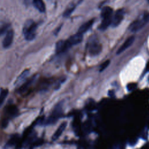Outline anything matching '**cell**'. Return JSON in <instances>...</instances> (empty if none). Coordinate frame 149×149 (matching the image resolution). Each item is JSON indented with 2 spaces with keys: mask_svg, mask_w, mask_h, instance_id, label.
<instances>
[{
  "mask_svg": "<svg viewBox=\"0 0 149 149\" xmlns=\"http://www.w3.org/2000/svg\"><path fill=\"white\" fill-rule=\"evenodd\" d=\"M37 24L32 19L26 21L23 27V34L27 41H31L34 39L36 35Z\"/></svg>",
  "mask_w": 149,
  "mask_h": 149,
  "instance_id": "obj_1",
  "label": "cell"
},
{
  "mask_svg": "<svg viewBox=\"0 0 149 149\" xmlns=\"http://www.w3.org/2000/svg\"><path fill=\"white\" fill-rule=\"evenodd\" d=\"M149 22V13H146L143 16L133 21L129 26V29L132 32H136L143 28Z\"/></svg>",
  "mask_w": 149,
  "mask_h": 149,
  "instance_id": "obj_2",
  "label": "cell"
},
{
  "mask_svg": "<svg viewBox=\"0 0 149 149\" xmlns=\"http://www.w3.org/2000/svg\"><path fill=\"white\" fill-rule=\"evenodd\" d=\"M88 50L89 54L92 56L98 55L102 50V45L99 42L97 37L95 36L90 37L88 42Z\"/></svg>",
  "mask_w": 149,
  "mask_h": 149,
  "instance_id": "obj_3",
  "label": "cell"
},
{
  "mask_svg": "<svg viewBox=\"0 0 149 149\" xmlns=\"http://www.w3.org/2000/svg\"><path fill=\"white\" fill-rule=\"evenodd\" d=\"M62 103L59 102L56 105L51 115L44 121H43L45 125H49L55 123L58 119L62 116Z\"/></svg>",
  "mask_w": 149,
  "mask_h": 149,
  "instance_id": "obj_4",
  "label": "cell"
},
{
  "mask_svg": "<svg viewBox=\"0 0 149 149\" xmlns=\"http://www.w3.org/2000/svg\"><path fill=\"white\" fill-rule=\"evenodd\" d=\"M5 116L2 121V126L6 127L9 122V120L16 116L18 113V109L15 105L9 104L6 107L5 110Z\"/></svg>",
  "mask_w": 149,
  "mask_h": 149,
  "instance_id": "obj_5",
  "label": "cell"
},
{
  "mask_svg": "<svg viewBox=\"0 0 149 149\" xmlns=\"http://www.w3.org/2000/svg\"><path fill=\"white\" fill-rule=\"evenodd\" d=\"M125 15V10L123 9H119L117 10L114 15L112 16L111 26L113 27H116L119 26L123 19Z\"/></svg>",
  "mask_w": 149,
  "mask_h": 149,
  "instance_id": "obj_6",
  "label": "cell"
},
{
  "mask_svg": "<svg viewBox=\"0 0 149 149\" xmlns=\"http://www.w3.org/2000/svg\"><path fill=\"white\" fill-rule=\"evenodd\" d=\"M37 75L34 76L33 77H31L30 79L27 80L25 82H23V83L19 87V89L17 90L18 93L23 94L27 91L29 89V88L32 86V84L35 82L36 80L37 79Z\"/></svg>",
  "mask_w": 149,
  "mask_h": 149,
  "instance_id": "obj_7",
  "label": "cell"
},
{
  "mask_svg": "<svg viewBox=\"0 0 149 149\" xmlns=\"http://www.w3.org/2000/svg\"><path fill=\"white\" fill-rule=\"evenodd\" d=\"M83 34L77 32V33L70 36L68 40H66V41L68 45H69V47H71L72 46L75 45L80 43L83 41Z\"/></svg>",
  "mask_w": 149,
  "mask_h": 149,
  "instance_id": "obj_8",
  "label": "cell"
},
{
  "mask_svg": "<svg viewBox=\"0 0 149 149\" xmlns=\"http://www.w3.org/2000/svg\"><path fill=\"white\" fill-rule=\"evenodd\" d=\"M13 36L14 33L12 30H9L6 32L5 36L2 41V46L3 48H8L10 46L13 40Z\"/></svg>",
  "mask_w": 149,
  "mask_h": 149,
  "instance_id": "obj_9",
  "label": "cell"
},
{
  "mask_svg": "<svg viewBox=\"0 0 149 149\" xmlns=\"http://www.w3.org/2000/svg\"><path fill=\"white\" fill-rule=\"evenodd\" d=\"M70 48L69 45H68L66 40H59L58 41L56 44V52L57 54H61L65 51H66L67 49H68Z\"/></svg>",
  "mask_w": 149,
  "mask_h": 149,
  "instance_id": "obj_10",
  "label": "cell"
},
{
  "mask_svg": "<svg viewBox=\"0 0 149 149\" xmlns=\"http://www.w3.org/2000/svg\"><path fill=\"white\" fill-rule=\"evenodd\" d=\"M20 140H21V138L19 136V135L17 134L13 135L6 143L5 147L9 148V147H15L16 148H17V146L19 145L20 141Z\"/></svg>",
  "mask_w": 149,
  "mask_h": 149,
  "instance_id": "obj_11",
  "label": "cell"
},
{
  "mask_svg": "<svg viewBox=\"0 0 149 149\" xmlns=\"http://www.w3.org/2000/svg\"><path fill=\"white\" fill-rule=\"evenodd\" d=\"M134 36H130L125 41V42L120 47V48L118 49L116 54H120L123 51H125L127 48H128L134 42Z\"/></svg>",
  "mask_w": 149,
  "mask_h": 149,
  "instance_id": "obj_12",
  "label": "cell"
},
{
  "mask_svg": "<svg viewBox=\"0 0 149 149\" xmlns=\"http://www.w3.org/2000/svg\"><path fill=\"white\" fill-rule=\"evenodd\" d=\"M66 126H67V122H63V123H62L59 125V127L57 129V130L55 131V132L54 133V134L52 137V140L53 141L56 140L61 136V134H62V133L65 130Z\"/></svg>",
  "mask_w": 149,
  "mask_h": 149,
  "instance_id": "obj_13",
  "label": "cell"
},
{
  "mask_svg": "<svg viewBox=\"0 0 149 149\" xmlns=\"http://www.w3.org/2000/svg\"><path fill=\"white\" fill-rule=\"evenodd\" d=\"M30 73V70L29 69H26L24 70L23 72H22V73L17 77V78L16 79L15 82V85L16 86H18L19 85H20V84L23 83L26 79H27V77H28L29 74Z\"/></svg>",
  "mask_w": 149,
  "mask_h": 149,
  "instance_id": "obj_14",
  "label": "cell"
},
{
  "mask_svg": "<svg viewBox=\"0 0 149 149\" xmlns=\"http://www.w3.org/2000/svg\"><path fill=\"white\" fill-rule=\"evenodd\" d=\"M94 19H91V20H90L87 21V22H85L84 23H83L79 27V29L78 30V33L83 34L84 33L87 31L93 26V24L94 23Z\"/></svg>",
  "mask_w": 149,
  "mask_h": 149,
  "instance_id": "obj_15",
  "label": "cell"
},
{
  "mask_svg": "<svg viewBox=\"0 0 149 149\" xmlns=\"http://www.w3.org/2000/svg\"><path fill=\"white\" fill-rule=\"evenodd\" d=\"M113 12V9L111 7L106 6L102 8L101 12V16L102 18L112 17Z\"/></svg>",
  "mask_w": 149,
  "mask_h": 149,
  "instance_id": "obj_16",
  "label": "cell"
},
{
  "mask_svg": "<svg viewBox=\"0 0 149 149\" xmlns=\"http://www.w3.org/2000/svg\"><path fill=\"white\" fill-rule=\"evenodd\" d=\"M33 4L39 12L41 13L45 12V5L43 0H33Z\"/></svg>",
  "mask_w": 149,
  "mask_h": 149,
  "instance_id": "obj_17",
  "label": "cell"
},
{
  "mask_svg": "<svg viewBox=\"0 0 149 149\" xmlns=\"http://www.w3.org/2000/svg\"><path fill=\"white\" fill-rule=\"evenodd\" d=\"M112 19V17L102 18V22L100 24L98 29L102 31L106 30L109 27V26L111 24Z\"/></svg>",
  "mask_w": 149,
  "mask_h": 149,
  "instance_id": "obj_18",
  "label": "cell"
},
{
  "mask_svg": "<svg viewBox=\"0 0 149 149\" xmlns=\"http://www.w3.org/2000/svg\"><path fill=\"white\" fill-rule=\"evenodd\" d=\"M76 8V5L73 3H71L70 4L67 8L65 9V10L64 11L63 13V16L65 17H69L72 13V12L74 11V10Z\"/></svg>",
  "mask_w": 149,
  "mask_h": 149,
  "instance_id": "obj_19",
  "label": "cell"
},
{
  "mask_svg": "<svg viewBox=\"0 0 149 149\" xmlns=\"http://www.w3.org/2000/svg\"><path fill=\"white\" fill-rule=\"evenodd\" d=\"M8 89H1L0 91V107L3 104L5 98H6L8 94Z\"/></svg>",
  "mask_w": 149,
  "mask_h": 149,
  "instance_id": "obj_20",
  "label": "cell"
},
{
  "mask_svg": "<svg viewBox=\"0 0 149 149\" xmlns=\"http://www.w3.org/2000/svg\"><path fill=\"white\" fill-rule=\"evenodd\" d=\"M109 64H110V61L109 60H107L103 63H102L101 65V66H100V69H99L100 72H101L104 71L109 66Z\"/></svg>",
  "mask_w": 149,
  "mask_h": 149,
  "instance_id": "obj_21",
  "label": "cell"
},
{
  "mask_svg": "<svg viewBox=\"0 0 149 149\" xmlns=\"http://www.w3.org/2000/svg\"><path fill=\"white\" fill-rule=\"evenodd\" d=\"M136 86H137V85H136V84H135V83H130V84H129L127 85V90H128L129 91H132V90L135 89V88L136 87Z\"/></svg>",
  "mask_w": 149,
  "mask_h": 149,
  "instance_id": "obj_22",
  "label": "cell"
},
{
  "mask_svg": "<svg viewBox=\"0 0 149 149\" xmlns=\"http://www.w3.org/2000/svg\"><path fill=\"white\" fill-rule=\"evenodd\" d=\"M61 26L59 27H58V28L56 29V30H55V34H57L59 33V30H61Z\"/></svg>",
  "mask_w": 149,
  "mask_h": 149,
  "instance_id": "obj_23",
  "label": "cell"
},
{
  "mask_svg": "<svg viewBox=\"0 0 149 149\" xmlns=\"http://www.w3.org/2000/svg\"><path fill=\"white\" fill-rule=\"evenodd\" d=\"M147 1H148V2L149 3V0H147Z\"/></svg>",
  "mask_w": 149,
  "mask_h": 149,
  "instance_id": "obj_24",
  "label": "cell"
}]
</instances>
